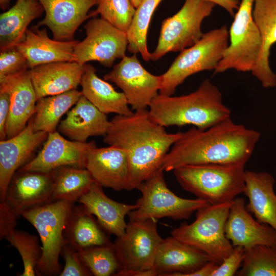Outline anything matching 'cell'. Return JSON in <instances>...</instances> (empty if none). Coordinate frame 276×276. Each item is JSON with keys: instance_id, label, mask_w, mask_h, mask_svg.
Listing matches in <instances>:
<instances>
[{"instance_id": "6da1fadb", "label": "cell", "mask_w": 276, "mask_h": 276, "mask_svg": "<svg viewBox=\"0 0 276 276\" xmlns=\"http://www.w3.org/2000/svg\"><path fill=\"white\" fill-rule=\"evenodd\" d=\"M261 136L258 131L226 119L206 129L193 127L181 132L165 157L164 171L190 165H245Z\"/></svg>"}, {"instance_id": "7a4b0ae2", "label": "cell", "mask_w": 276, "mask_h": 276, "mask_svg": "<svg viewBox=\"0 0 276 276\" xmlns=\"http://www.w3.org/2000/svg\"><path fill=\"white\" fill-rule=\"evenodd\" d=\"M181 132L169 133L150 118L147 109L129 115L116 114L110 121L103 142L124 150L129 166L128 190H132L160 168L162 162Z\"/></svg>"}, {"instance_id": "3957f363", "label": "cell", "mask_w": 276, "mask_h": 276, "mask_svg": "<svg viewBox=\"0 0 276 276\" xmlns=\"http://www.w3.org/2000/svg\"><path fill=\"white\" fill-rule=\"evenodd\" d=\"M149 108L151 119L165 127L192 125L206 129L231 117L221 92L209 79L188 95L172 97L158 94Z\"/></svg>"}, {"instance_id": "277c9868", "label": "cell", "mask_w": 276, "mask_h": 276, "mask_svg": "<svg viewBox=\"0 0 276 276\" xmlns=\"http://www.w3.org/2000/svg\"><path fill=\"white\" fill-rule=\"evenodd\" d=\"M244 165L205 164L186 165L173 171L185 191L211 204L232 201L243 193Z\"/></svg>"}, {"instance_id": "5b68a950", "label": "cell", "mask_w": 276, "mask_h": 276, "mask_svg": "<svg viewBox=\"0 0 276 276\" xmlns=\"http://www.w3.org/2000/svg\"><path fill=\"white\" fill-rule=\"evenodd\" d=\"M232 201L199 209L192 223H181L171 232V236L204 252L212 261L220 265L234 247L225 235V224Z\"/></svg>"}, {"instance_id": "8992f818", "label": "cell", "mask_w": 276, "mask_h": 276, "mask_svg": "<svg viewBox=\"0 0 276 276\" xmlns=\"http://www.w3.org/2000/svg\"><path fill=\"white\" fill-rule=\"evenodd\" d=\"M229 43L225 25L203 34L195 44L182 51L163 74L159 94L172 96L189 76L204 71H214Z\"/></svg>"}, {"instance_id": "52a82bcc", "label": "cell", "mask_w": 276, "mask_h": 276, "mask_svg": "<svg viewBox=\"0 0 276 276\" xmlns=\"http://www.w3.org/2000/svg\"><path fill=\"white\" fill-rule=\"evenodd\" d=\"M74 203L56 200L28 209L21 213L37 230L42 253L38 263L37 275H56L61 272L59 258L67 242L64 231Z\"/></svg>"}, {"instance_id": "ba28073f", "label": "cell", "mask_w": 276, "mask_h": 276, "mask_svg": "<svg viewBox=\"0 0 276 276\" xmlns=\"http://www.w3.org/2000/svg\"><path fill=\"white\" fill-rule=\"evenodd\" d=\"M157 221L129 220L124 234L113 244L120 269L118 276H156L154 263L163 240L157 228Z\"/></svg>"}, {"instance_id": "9c48e42d", "label": "cell", "mask_w": 276, "mask_h": 276, "mask_svg": "<svg viewBox=\"0 0 276 276\" xmlns=\"http://www.w3.org/2000/svg\"><path fill=\"white\" fill-rule=\"evenodd\" d=\"M136 189L141 192V197L136 202L138 207L129 213V220L157 221L162 218L185 220L199 209L211 204L200 198L186 199L175 195L168 187L161 168Z\"/></svg>"}, {"instance_id": "30bf717a", "label": "cell", "mask_w": 276, "mask_h": 276, "mask_svg": "<svg viewBox=\"0 0 276 276\" xmlns=\"http://www.w3.org/2000/svg\"><path fill=\"white\" fill-rule=\"evenodd\" d=\"M255 1L241 0L228 31V45L214 71V74L231 69L251 72L256 66L262 42L252 16Z\"/></svg>"}, {"instance_id": "8fae6325", "label": "cell", "mask_w": 276, "mask_h": 276, "mask_svg": "<svg viewBox=\"0 0 276 276\" xmlns=\"http://www.w3.org/2000/svg\"><path fill=\"white\" fill-rule=\"evenodd\" d=\"M215 4L205 0H185L181 9L162 24L157 44L151 53L156 61L172 52H181L202 37L201 24L212 13Z\"/></svg>"}, {"instance_id": "7c38bea8", "label": "cell", "mask_w": 276, "mask_h": 276, "mask_svg": "<svg viewBox=\"0 0 276 276\" xmlns=\"http://www.w3.org/2000/svg\"><path fill=\"white\" fill-rule=\"evenodd\" d=\"M84 28L86 36L74 47V61L84 65L97 61L111 67L117 59L126 56L128 43L127 32L97 17L90 19Z\"/></svg>"}, {"instance_id": "4fadbf2b", "label": "cell", "mask_w": 276, "mask_h": 276, "mask_svg": "<svg viewBox=\"0 0 276 276\" xmlns=\"http://www.w3.org/2000/svg\"><path fill=\"white\" fill-rule=\"evenodd\" d=\"M103 78L122 89L128 104L134 111L147 109L159 94L162 82V75L148 72L135 54L124 56Z\"/></svg>"}, {"instance_id": "5bb4252c", "label": "cell", "mask_w": 276, "mask_h": 276, "mask_svg": "<svg viewBox=\"0 0 276 276\" xmlns=\"http://www.w3.org/2000/svg\"><path fill=\"white\" fill-rule=\"evenodd\" d=\"M96 146L94 141H71L64 138L58 131L50 133L37 155L18 171L50 172L65 166L85 168L86 155Z\"/></svg>"}, {"instance_id": "9a60e30c", "label": "cell", "mask_w": 276, "mask_h": 276, "mask_svg": "<svg viewBox=\"0 0 276 276\" xmlns=\"http://www.w3.org/2000/svg\"><path fill=\"white\" fill-rule=\"evenodd\" d=\"M98 1L39 0L43 7L45 16L36 27L47 26L55 40L73 41L80 25L88 18L96 15L95 11L88 12L97 5Z\"/></svg>"}, {"instance_id": "2e32d148", "label": "cell", "mask_w": 276, "mask_h": 276, "mask_svg": "<svg viewBox=\"0 0 276 276\" xmlns=\"http://www.w3.org/2000/svg\"><path fill=\"white\" fill-rule=\"evenodd\" d=\"M48 133L36 131L32 118L17 135L0 141V202L5 200L7 190L16 171L25 165Z\"/></svg>"}, {"instance_id": "e0dca14e", "label": "cell", "mask_w": 276, "mask_h": 276, "mask_svg": "<svg viewBox=\"0 0 276 276\" xmlns=\"http://www.w3.org/2000/svg\"><path fill=\"white\" fill-rule=\"evenodd\" d=\"M245 200L232 201L225 224V235L233 246L245 249L258 245L276 247V231L268 224L255 220L246 209Z\"/></svg>"}, {"instance_id": "ac0fdd59", "label": "cell", "mask_w": 276, "mask_h": 276, "mask_svg": "<svg viewBox=\"0 0 276 276\" xmlns=\"http://www.w3.org/2000/svg\"><path fill=\"white\" fill-rule=\"evenodd\" d=\"M52 172H19L13 175L5 201L19 216L23 211L52 201Z\"/></svg>"}, {"instance_id": "d6986e66", "label": "cell", "mask_w": 276, "mask_h": 276, "mask_svg": "<svg viewBox=\"0 0 276 276\" xmlns=\"http://www.w3.org/2000/svg\"><path fill=\"white\" fill-rule=\"evenodd\" d=\"M0 88L10 96L9 114L6 124L7 139L21 132L35 112L37 102L29 69L0 78Z\"/></svg>"}, {"instance_id": "ffe728a7", "label": "cell", "mask_w": 276, "mask_h": 276, "mask_svg": "<svg viewBox=\"0 0 276 276\" xmlns=\"http://www.w3.org/2000/svg\"><path fill=\"white\" fill-rule=\"evenodd\" d=\"M85 168L95 182L102 187L128 190V162L122 149L113 146L91 149L86 157Z\"/></svg>"}, {"instance_id": "44dd1931", "label": "cell", "mask_w": 276, "mask_h": 276, "mask_svg": "<svg viewBox=\"0 0 276 276\" xmlns=\"http://www.w3.org/2000/svg\"><path fill=\"white\" fill-rule=\"evenodd\" d=\"M211 261L204 252L171 236L163 239L160 243L155 256L154 269L157 275L185 276Z\"/></svg>"}, {"instance_id": "7402d4cb", "label": "cell", "mask_w": 276, "mask_h": 276, "mask_svg": "<svg viewBox=\"0 0 276 276\" xmlns=\"http://www.w3.org/2000/svg\"><path fill=\"white\" fill-rule=\"evenodd\" d=\"M84 69L85 64L75 61L52 62L29 69L37 100L76 89Z\"/></svg>"}, {"instance_id": "603a6c76", "label": "cell", "mask_w": 276, "mask_h": 276, "mask_svg": "<svg viewBox=\"0 0 276 276\" xmlns=\"http://www.w3.org/2000/svg\"><path fill=\"white\" fill-rule=\"evenodd\" d=\"M254 21L261 39V49L251 73L264 88L276 86V74L271 70L269 57L276 43V0H255L252 11Z\"/></svg>"}, {"instance_id": "cb8c5ba5", "label": "cell", "mask_w": 276, "mask_h": 276, "mask_svg": "<svg viewBox=\"0 0 276 276\" xmlns=\"http://www.w3.org/2000/svg\"><path fill=\"white\" fill-rule=\"evenodd\" d=\"M74 40L62 41L50 38L45 28L28 29L24 39L15 47L26 57L29 69L56 62L74 61Z\"/></svg>"}, {"instance_id": "d4e9b609", "label": "cell", "mask_w": 276, "mask_h": 276, "mask_svg": "<svg viewBox=\"0 0 276 276\" xmlns=\"http://www.w3.org/2000/svg\"><path fill=\"white\" fill-rule=\"evenodd\" d=\"M102 188L94 182L78 201L88 212L97 218L105 231L117 237H121L124 234L127 226L126 216L138 205L136 203L129 204L116 201L104 193Z\"/></svg>"}, {"instance_id": "484cf974", "label": "cell", "mask_w": 276, "mask_h": 276, "mask_svg": "<svg viewBox=\"0 0 276 276\" xmlns=\"http://www.w3.org/2000/svg\"><path fill=\"white\" fill-rule=\"evenodd\" d=\"M109 123L106 114L82 95L59 124L57 131L72 141L86 142L90 136H104Z\"/></svg>"}, {"instance_id": "4316f807", "label": "cell", "mask_w": 276, "mask_h": 276, "mask_svg": "<svg viewBox=\"0 0 276 276\" xmlns=\"http://www.w3.org/2000/svg\"><path fill=\"white\" fill-rule=\"evenodd\" d=\"M243 192L248 202L246 210L261 223L269 225L276 231L275 179L267 172L245 170Z\"/></svg>"}, {"instance_id": "83f0119b", "label": "cell", "mask_w": 276, "mask_h": 276, "mask_svg": "<svg viewBox=\"0 0 276 276\" xmlns=\"http://www.w3.org/2000/svg\"><path fill=\"white\" fill-rule=\"evenodd\" d=\"M44 12L39 0H16L0 15V51L15 48L24 38L29 25Z\"/></svg>"}, {"instance_id": "f1b7e54d", "label": "cell", "mask_w": 276, "mask_h": 276, "mask_svg": "<svg viewBox=\"0 0 276 276\" xmlns=\"http://www.w3.org/2000/svg\"><path fill=\"white\" fill-rule=\"evenodd\" d=\"M80 85L82 95L101 112L119 115L133 112L124 93L116 91L110 83L100 78L91 64H85Z\"/></svg>"}, {"instance_id": "f546056e", "label": "cell", "mask_w": 276, "mask_h": 276, "mask_svg": "<svg viewBox=\"0 0 276 276\" xmlns=\"http://www.w3.org/2000/svg\"><path fill=\"white\" fill-rule=\"evenodd\" d=\"M104 229L84 206L73 205L64 231L66 242L78 250L111 243Z\"/></svg>"}, {"instance_id": "4dcf8cb0", "label": "cell", "mask_w": 276, "mask_h": 276, "mask_svg": "<svg viewBox=\"0 0 276 276\" xmlns=\"http://www.w3.org/2000/svg\"><path fill=\"white\" fill-rule=\"evenodd\" d=\"M82 95L81 91L75 89L37 100L32 117L34 130L48 133L56 131L61 118Z\"/></svg>"}, {"instance_id": "1f68e13d", "label": "cell", "mask_w": 276, "mask_h": 276, "mask_svg": "<svg viewBox=\"0 0 276 276\" xmlns=\"http://www.w3.org/2000/svg\"><path fill=\"white\" fill-rule=\"evenodd\" d=\"M52 172L53 201L64 200L74 203L88 191L95 182L86 168L65 166Z\"/></svg>"}, {"instance_id": "d6a6232c", "label": "cell", "mask_w": 276, "mask_h": 276, "mask_svg": "<svg viewBox=\"0 0 276 276\" xmlns=\"http://www.w3.org/2000/svg\"><path fill=\"white\" fill-rule=\"evenodd\" d=\"M162 0H142L135 9L128 31V51L140 53L145 61L150 60L151 53L147 48V36L153 14Z\"/></svg>"}, {"instance_id": "836d02e7", "label": "cell", "mask_w": 276, "mask_h": 276, "mask_svg": "<svg viewBox=\"0 0 276 276\" xmlns=\"http://www.w3.org/2000/svg\"><path fill=\"white\" fill-rule=\"evenodd\" d=\"M237 276H276V247L258 245L245 249Z\"/></svg>"}, {"instance_id": "e575fe53", "label": "cell", "mask_w": 276, "mask_h": 276, "mask_svg": "<svg viewBox=\"0 0 276 276\" xmlns=\"http://www.w3.org/2000/svg\"><path fill=\"white\" fill-rule=\"evenodd\" d=\"M78 252L81 260L93 275H116L120 269L112 243L87 247Z\"/></svg>"}, {"instance_id": "d590c367", "label": "cell", "mask_w": 276, "mask_h": 276, "mask_svg": "<svg viewBox=\"0 0 276 276\" xmlns=\"http://www.w3.org/2000/svg\"><path fill=\"white\" fill-rule=\"evenodd\" d=\"M5 239L15 247L21 256L24 271L19 275H37L36 268L42 253L38 238L27 232L15 229Z\"/></svg>"}, {"instance_id": "8d00e7d4", "label": "cell", "mask_w": 276, "mask_h": 276, "mask_svg": "<svg viewBox=\"0 0 276 276\" xmlns=\"http://www.w3.org/2000/svg\"><path fill=\"white\" fill-rule=\"evenodd\" d=\"M97 15L118 29L127 32L135 12L130 0H98Z\"/></svg>"}, {"instance_id": "74e56055", "label": "cell", "mask_w": 276, "mask_h": 276, "mask_svg": "<svg viewBox=\"0 0 276 276\" xmlns=\"http://www.w3.org/2000/svg\"><path fill=\"white\" fill-rule=\"evenodd\" d=\"M29 68L26 57L16 48L1 51L0 78Z\"/></svg>"}, {"instance_id": "f35d334b", "label": "cell", "mask_w": 276, "mask_h": 276, "mask_svg": "<svg viewBox=\"0 0 276 276\" xmlns=\"http://www.w3.org/2000/svg\"><path fill=\"white\" fill-rule=\"evenodd\" d=\"M60 255L65 260V265L60 276H89L93 275L81 260L78 250L66 242L62 248Z\"/></svg>"}, {"instance_id": "ab89813d", "label": "cell", "mask_w": 276, "mask_h": 276, "mask_svg": "<svg viewBox=\"0 0 276 276\" xmlns=\"http://www.w3.org/2000/svg\"><path fill=\"white\" fill-rule=\"evenodd\" d=\"M245 250L240 246H234L232 252L212 273L211 276H234L242 266Z\"/></svg>"}, {"instance_id": "60d3db41", "label": "cell", "mask_w": 276, "mask_h": 276, "mask_svg": "<svg viewBox=\"0 0 276 276\" xmlns=\"http://www.w3.org/2000/svg\"><path fill=\"white\" fill-rule=\"evenodd\" d=\"M19 216L5 202L0 203V238H5L12 232L17 225Z\"/></svg>"}, {"instance_id": "b9f144b4", "label": "cell", "mask_w": 276, "mask_h": 276, "mask_svg": "<svg viewBox=\"0 0 276 276\" xmlns=\"http://www.w3.org/2000/svg\"><path fill=\"white\" fill-rule=\"evenodd\" d=\"M10 96L6 90L0 88V140L7 139L6 124L9 114Z\"/></svg>"}, {"instance_id": "7bdbcfd3", "label": "cell", "mask_w": 276, "mask_h": 276, "mask_svg": "<svg viewBox=\"0 0 276 276\" xmlns=\"http://www.w3.org/2000/svg\"><path fill=\"white\" fill-rule=\"evenodd\" d=\"M216 5H218L224 9L230 15L234 16L235 12L240 5L239 0H205Z\"/></svg>"}, {"instance_id": "ee69618b", "label": "cell", "mask_w": 276, "mask_h": 276, "mask_svg": "<svg viewBox=\"0 0 276 276\" xmlns=\"http://www.w3.org/2000/svg\"><path fill=\"white\" fill-rule=\"evenodd\" d=\"M218 265L216 263L211 261L197 270L186 274L185 276H211Z\"/></svg>"}, {"instance_id": "f6af8a7d", "label": "cell", "mask_w": 276, "mask_h": 276, "mask_svg": "<svg viewBox=\"0 0 276 276\" xmlns=\"http://www.w3.org/2000/svg\"><path fill=\"white\" fill-rule=\"evenodd\" d=\"M11 0H0V7L3 10H7L9 8Z\"/></svg>"}, {"instance_id": "bcb514c9", "label": "cell", "mask_w": 276, "mask_h": 276, "mask_svg": "<svg viewBox=\"0 0 276 276\" xmlns=\"http://www.w3.org/2000/svg\"><path fill=\"white\" fill-rule=\"evenodd\" d=\"M135 9L139 6L142 0H130Z\"/></svg>"}]
</instances>
